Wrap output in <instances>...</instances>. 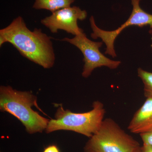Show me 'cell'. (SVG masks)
Listing matches in <instances>:
<instances>
[{"label": "cell", "instance_id": "cell-8", "mask_svg": "<svg viewBox=\"0 0 152 152\" xmlns=\"http://www.w3.org/2000/svg\"><path fill=\"white\" fill-rule=\"evenodd\" d=\"M146 98L128 126V130L133 134L140 135L152 131V98Z\"/></svg>", "mask_w": 152, "mask_h": 152}, {"label": "cell", "instance_id": "cell-2", "mask_svg": "<svg viewBox=\"0 0 152 152\" xmlns=\"http://www.w3.org/2000/svg\"><path fill=\"white\" fill-rule=\"evenodd\" d=\"M33 106L38 108L37 98L31 91L14 89L10 86L0 87V110L16 118L30 134L45 131L50 120L34 110Z\"/></svg>", "mask_w": 152, "mask_h": 152}, {"label": "cell", "instance_id": "cell-3", "mask_svg": "<svg viewBox=\"0 0 152 152\" xmlns=\"http://www.w3.org/2000/svg\"><path fill=\"white\" fill-rule=\"evenodd\" d=\"M106 111L104 104L99 101L93 102L92 109L83 113H75L64 110L58 104L55 119L50 120L46 133L59 130L72 131L91 138L100 127Z\"/></svg>", "mask_w": 152, "mask_h": 152}, {"label": "cell", "instance_id": "cell-1", "mask_svg": "<svg viewBox=\"0 0 152 152\" xmlns=\"http://www.w3.org/2000/svg\"><path fill=\"white\" fill-rule=\"evenodd\" d=\"M51 39L40 28L31 31L21 16L0 30V47L10 43L23 56L44 69L53 67L56 60Z\"/></svg>", "mask_w": 152, "mask_h": 152}, {"label": "cell", "instance_id": "cell-4", "mask_svg": "<svg viewBox=\"0 0 152 152\" xmlns=\"http://www.w3.org/2000/svg\"><path fill=\"white\" fill-rule=\"evenodd\" d=\"M139 142L110 118L104 119L100 127L87 142L85 152H136Z\"/></svg>", "mask_w": 152, "mask_h": 152}, {"label": "cell", "instance_id": "cell-13", "mask_svg": "<svg viewBox=\"0 0 152 152\" xmlns=\"http://www.w3.org/2000/svg\"><path fill=\"white\" fill-rule=\"evenodd\" d=\"M141 152H152V145L146 144H143L141 147Z\"/></svg>", "mask_w": 152, "mask_h": 152}, {"label": "cell", "instance_id": "cell-6", "mask_svg": "<svg viewBox=\"0 0 152 152\" xmlns=\"http://www.w3.org/2000/svg\"><path fill=\"white\" fill-rule=\"evenodd\" d=\"M61 41L74 45L82 52L85 63L82 75L86 78L91 75L95 69L106 66L111 69H115L121 63L119 61H113L105 56L99 50L102 45V42L91 40L84 32L72 39L65 38Z\"/></svg>", "mask_w": 152, "mask_h": 152}, {"label": "cell", "instance_id": "cell-10", "mask_svg": "<svg viewBox=\"0 0 152 152\" xmlns=\"http://www.w3.org/2000/svg\"><path fill=\"white\" fill-rule=\"evenodd\" d=\"M137 75L143 83L145 97L152 98V72L139 68L137 69Z\"/></svg>", "mask_w": 152, "mask_h": 152}, {"label": "cell", "instance_id": "cell-11", "mask_svg": "<svg viewBox=\"0 0 152 152\" xmlns=\"http://www.w3.org/2000/svg\"><path fill=\"white\" fill-rule=\"evenodd\" d=\"M143 144H146L152 145V131L149 132L144 133L140 134Z\"/></svg>", "mask_w": 152, "mask_h": 152}, {"label": "cell", "instance_id": "cell-5", "mask_svg": "<svg viewBox=\"0 0 152 152\" xmlns=\"http://www.w3.org/2000/svg\"><path fill=\"white\" fill-rule=\"evenodd\" d=\"M141 0H131L133 6L132 14L129 19L117 29L107 31L101 29L98 27L95 23L94 17L92 16L90 18V25L93 32L91 37L94 39L100 38L106 46L105 54L111 56L113 58L117 56L114 48V43L116 39L123 30L129 26H137L143 27L149 26L152 29V15L145 12L140 7V2Z\"/></svg>", "mask_w": 152, "mask_h": 152}, {"label": "cell", "instance_id": "cell-14", "mask_svg": "<svg viewBox=\"0 0 152 152\" xmlns=\"http://www.w3.org/2000/svg\"><path fill=\"white\" fill-rule=\"evenodd\" d=\"M136 152H141V148H140V150H139L138 151H137Z\"/></svg>", "mask_w": 152, "mask_h": 152}, {"label": "cell", "instance_id": "cell-7", "mask_svg": "<svg viewBox=\"0 0 152 152\" xmlns=\"http://www.w3.org/2000/svg\"><path fill=\"white\" fill-rule=\"evenodd\" d=\"M87 16L86 11L73 6L56 11L41 20V22L53 34H56L58 30H61L75 36L84 32L78 26V20H84Z\"/></svg>", "mask_w": 152, "mask_h": 152}, {"label": "cell", "instance_id": "cell-12", "mask_svg": "<svg viewBox=\"0 0 152 152\" xmlns=\"http://www.w3.org/2000/svg\"><path fill=\"white\" fill-rule=\"evenodd\" d=\"M43 152H61L56 145H50L44 149Z\"/></svg>", "mask_w": 152, "mask_h": 152}, {"label": "cell", "instance_id": "cell-9", "mask_svg": "<svg viewBox=\"0 0 152 152\" xmlns=\"http://www.w3.org/2000/svg\"><path fill=\"white\" fill-rule=\"evenodd\" d=\"M75 0H35L32 7L36 10H45L53 13L71 7Z\"/></svg>", "mask_w": 152, "mask_h": 152}]
</instances>
